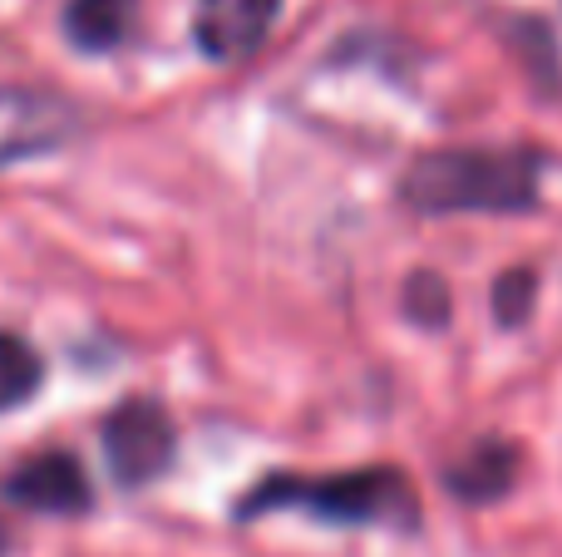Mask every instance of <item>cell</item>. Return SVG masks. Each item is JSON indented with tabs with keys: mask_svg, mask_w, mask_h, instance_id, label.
I'll return each instance as SVG.
<instances>
[{
	"mask_svg": "<svg viewBox=\"0 0 562 557\" xmlns=\"http://www.w3.org/2000/svg\"><path fill=\"white\" fill-rule=\"evenodd\" d=\"M45 385V361L40 351L15 331H0V414L30 405V395Z\"/></svg>",
	"mask_w": 562,
	"mask_h": 557,
	"instance_id": "obj_9",
	"label": "cell"
},
{
	"mask_svg": "<svg viewBox=\"0 0 562 557\" xmlns=\"http://www.w3.org/2000/svg\"><path fill=\"white\" fill-rule=\"evenodd\" d=\"M0 493L15 509L49 513V519H79V513L94 509V489H89L85 464L65 450H45L35 459H25L20 469H10Z\"/></svg>",
	"mask_w": 562,
	"mask_h": 557,
	"instance_id": "obj_5",
	"label": "cell"
},
{
	"mask_svg": "<svg viewBox=\"0 0 562 557\" xmlns=\"http://www.w3.org/2000/svg\"><path fill=\"white\" fill-rule=\"evenodd\" d=\"M5 548H10V533H5V523H0V557H5Z\"/></svg>",
	"mask_w": 562,
	"mask_h": 557,
	"instance_id": "obj_12",
	"label": "cell"
},
{
	"mask_svg": "<svg viewBox=\"0 0 562 557\" xmlns=\"http://www.w3.org/2000/svg\"><path fill=\"white\" fill-rule=\"evenodd\" d=\"M267 513H306L311 523L330 528H419V493L395 464H370V469L340 474H267L262 484L233 503L237 523L267 519Z\"/></svg>",
	"mask_w": 562,
	"mask_h": 557,
	"instance_id": "obj_1",
	"label": "cell"
},
{
	"mask_svg": "<svg viewBox=\"0 0 562 557\" xmlns=\"http://www.w3.org/2000/svg\"><path fill=\"white\" fill-rule=\"evenodd\" d=\"M449 311H454V296H449V286H445L439 272H415L405 282V316L415 326L439 331V326L449 321Z\"/></svg>",
	"mask_w": 562,
	"mask_h": 557,
	"instance_id": "obj_10",
	"label": "cell"
},
{
	"mask_svg": "<svg viewBox=\"0 0 562 557\" xmlns=\"http://www.w3.org/2000/svg\"><path fill=\"white\" fill-rule=\"evenodd\" d=\"M548 173L538 148H435L400 178V203L425 217L445 213H533Z\"/></svg>",
	"mask_w": 562,
	"mask_h": 557,
	"instance_id": "obj_2",
	"label": "cell"
},
{
	"mask_svg": "<svg viewBox=\"0 0 562 557\" xmlns=\"http://www.w3.org/2000/svg\"><path fill=\"white\" fill-rule=\"evenodd\" d=\"M134 30V0H69L65 39L79 55H109Z\"/></svg>",
	"mask_w": 562,
	"mask_h": 557,
	"instance_id": "obj_8",
	"label": "cell"
},
{
	"mask_svg": "<svg viewBox=\"0 0 562 557\" xmlns=\"http://www.w3.org/2000/svg\"><path fill=\"white\" fill-rule=\"evenodd\" d=\"M277 20L281 0H198L193 39L207 59L233 65V59L257 55V45H267Z\"/></svg>",
	"mask_w": 562,
	"mask_h": 557,
	"instance_id": "obj_6",
	"label": "cell"
},
{
	"mask_svg": "<svg viewBox=\"0 0 562 557\" xmlns=\"http://www.w3.org/2000/svg\"><path fill=\"white\" fill-rule=\"evenodd\" d=\"M173 454H178V430L158 400L134 395V400L114 405L104 414V459H109L114 484L144 489V484L164 479Z\"/></svg>",
	"mask_w": 562,
	"mask_h": 557,
	"instance_id": "obj_3",
	"label": "cell"
},
{
	"mask_svg": "<svg viewBox=\"0 0 562 557\" xmlns=\"http://www.w3.org/2000/svg\"><path fill=\"white\" fill-rule=\"evenodd\" d=\"M79 128H85V114H79L75 99L25 84L0 89V168L59 154L79 138Z\"/></svg>",
	"mask_w": 562,
	"mask_h": 557,
	"instance_id": "obj_4",
	"label": "cell"
},
{
	"mask_svg": "<svg viewBox=\"0 0 562 557\" xmlns=\"http://www.w3.org/2000/svg\"><path fill=\"white\" fill-rule=\"evenodd\" d=\"M533 302H538V276L528 272V266H508V272L494 282V296H488V306H494V321L508 326V331L528 321Z\"/></svg>",
	"mask_w": 562,
	"mask_h": 557,
	"instance_id": "obj_11",
	"label": "cell"
},
{
	"mask_svg": "<svg viewBox=\"0 0 562 557\" xmlns=\"http://www.w3.org/2000/svg\"><path fill=\"white\" fill-rule=\"evenodd\" d=\"M518 469H524V450L508 444L504 434H484L445 464V489L459 503H494L518 484Z\"/></svg>",
	"mask_w": 562,
	"mask_h": 557,
	"instance_id": "obj_7",
	"label": "cell"
}]
</instances>
